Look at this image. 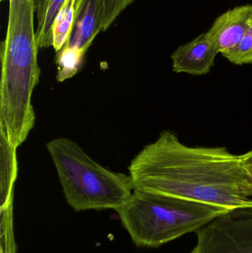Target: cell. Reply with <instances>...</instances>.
<instances>
[{"instance_id": "2e32d148", "label": "cell", "mask_w": 252, "mask_h": 253, "mask_svg": "<svg viewBox=\"0 0 252 253\" xmlns=\"http://www.w3.org/2000/svg\"><path fill=\"white\" fill-rule=\"evenodd\" d=\"M245 169L249 176L252 177V166L245 167Z\"/></svg>"}, {"instance_id": "ba28073f", "label": "cell", "mask_w": 252, "mask_h": 253, "mask_svg": "<svg viewBox=\"0 0 252 253\" xmlns=\"http://www.w3.org/2000/svg\"><path fill=\"white\" fill-rule=\"evenodd\" d=\"M218 53L209 40L207 33H204L178 47L172 54L173 71L177 74L205 75L214 67Z\"/></svg>"}, {"instance_id": "8fae6325", "label": "cell", "mask_w": 252, "mask_h": 253, "mask_svg": "<svg viewBox=\"0 0 252 253\" xmlns=\"http://www.w3.org/2000/svg\"><path fill=\"white\" fill-rule=\"evenodd\" d=\"M77 0H66L52 27V47L60 51L69 40L75 19Z\"/></svg>"}, {"instance_id": "7c38bea8", "label": "cell", "mask_w": 252, "mask_h": 253, "mask_svg": "<svg viewBox=\"0 0 252 253\" xmlns=\"http://www.w3.org/2000/svg\"><path fill=\"white\" fill-rule=\"evenodd\" d=\"M84 56L76 52L65 48H62L58 52L56 56L57 81L62 83L73 77L81 68Z\"/></svg>"}, {"instance_id": "30bf717a", "label": "cell", "mask_w": 252, "mask_h": 253, "mask_svg": "<svg viewBox=\"0 0 252 253\" xmlns=\"http://www.w3.org/2000/svg\"><path fill=\"white\" fill-rule=\"evenodd\" d=\"M66 0H35L37 25L36 36L38 47L52 46V27Z\"/></svg>"}, {"instance_id": "5bb4252c", "label": "cell", "mask_w": 252, "mask_h": 253, "mask_svg": "<svg viewBox=\"0 0 252 253\" xmlns=\"http://www.w3.org/2000/svg\"><path fill=\"white\" fill-rule=\"evenodd\" d=\"M102 31H105L113 23L117 17L134 0H102Z\"/></svg>"}, {"instance_id": "7a4b0ae2", "label": "cell", "mask_w": 252, "mask_h": 253, "mask_svg": "<svg viewBox=\"0 0 252 253\" xmlns=\"http://www.w3.org/2000/svg\"><path fill=\"white\" fill-rule=\"evenodd\" d=\"M8 1L7 33L0 53V131L18 148L35 126L32 94L41 71L34 29L35 0Z\"/></svg>"}, {"instance_id": "6da1fadb", "label": "cell", "mask_w": 252, "mask_h": 253, "mask_svg": "<svg viewBox=\"0 0 252 253\" xmlns=\"http://www.w3.org/2000/svg\"><path fill=\"white\" fill-rule=\"evenodd\" d=\"M134 190L227 211L252 208V186L241 160L224 147H189L164 130L132 160Z\"/></svg>"}, {"instance_id": "ac0fdd59", "label": "cell", "mask_w": 252, "mask_h": 253, "mask_svg": "<svg viewBox=\"0 0 252 253\" xmlns=\"http://www.w3.org/2000/svg\"><path fill=\"white\" fill-rule=\"evenodd\" d=\"M1 1H2V0H1Z\"/></svg>"}, {"instance_id": "5b68a950", "label": "cell", "mask_w": 252, "mask_h": 253, "mask_svg": "<svg viewBox=\"0 0 252 253\" xmlns=\"http://www.w3.org/2000/svg\"><path fill=\"white\" fill-rule=\"evenodd\" d=\"M195 234L189 253H252V208L225 212Z\"/></svg>"}, {"instance_id": "9a60e30c", "label": "cell", "mask_w": 252, "mask_h": 253, "mask_svg": "<svg viewBox=\"0 0 252 253\" xmlns=\"http://www.w3.org/2000/svg\"><path fill=\"white\" fill-rule=\"evenodd\" d=\"M241 156L244 167L252 166V150Z\"/></svg>"}, {"instance_id": "9c48e42d", "label": "cell", "mask_w": 252, "mask_h": 253, "mask_svg": "<svg viewBox=\"0 0 252 253\" xmlns=\"http://www.w3.org/2000/svg\"><path fill=\"white\" fill-rule=\"evenodd\" d=\"M1 147V222L13 223V187L17 178L18 162L16 147L9 143L0 131Z\"/></svg>"}, {"instance_id": "3957f363", "label": "cell", "mask_w": 252, "mask_h": 253, "mask_svg": "<svg viewBox=\"0 0 252 253\" xmlns=\"http://www.w3.org/2000/svg\"><path fill=\"white\" fill-rule=\"evenodd\" d=\"M46 146L65 199L74 211H117L131 197L134 187L130 175L104 168L75 141L57 138Z\"/></svg>"}, {"instance_id": "277c9868", "label": "cell", "mask_w": 252, "mask_h": 253, "mask_svg": "<svg viewBox=\"0 0 252 253\" xmlns=\"http://www.w3.org/2000/svg\"><path fill=\"white\" fill-rule=\"evenodd\" d=\"M123 225L138 247L156 248L229 212L190 201L134 190L127 203L116 211Z\"/></svg>"}, {"instance_id": "4fadbf2b", "label": "cell", "mask_w": 252, "mask_h": 253, "mask_svg": "<svg viewBox=\"0 0 252 253\" xmlns=\"http://www.w3.org/2000/svg\"><path fill=\"white\" fill-rule=\"evenodd\" d=\"M223 56L234 65L252 64V20L238 45Z\"/></svg>"}, {"instance_id": "8992f818", "label": "cell", "mask_w": 252, "mask_h": 253, "mask_svg": "<svg viewBox=\"0 0 252 253\" xmlns=\"http://www.w3.org/2000/svg\"><path fill=\"white\" fill-rule=\"evenodd\" d=\"M252 20V4H244L228 10L213 22L207 36L222 55L235 48Z\"/></svg>"}, {"instance_id": "e0dca14e", "label": "cell", "mask_w": 252, "mask_h": 253, "mask_svg": "<svg viewBox=\"0 0 252 253\" xmlns=\"http://www.w3.org/2000/svg\"><path fill=\"white\" fill-rule=\"evenodd\" d=\"M250 182H251V184L252 186V177L250 176Z\"/></svg>"}, {"instance_id": "52a82bcc", "label": "cell", "mask_w": 252, "mask_h": 253, "mask_svg": "<svg viewBox=\"0 0 252 253\" xmlns=\"http://www.w3.org/2000/svg\"><path fill=\"white\" fill-rule=\"evenodd\" d=\"M102 27V0H77L75 19L68 42L63 48L84 56Z\"/></svg>"}]
</instances>
